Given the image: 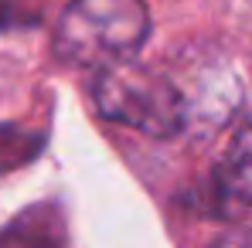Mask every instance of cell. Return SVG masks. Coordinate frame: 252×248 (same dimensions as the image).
<instances>
[{
  "label": "cell",
  "mask_w": 252,
  "mask_h": 248,
  "mask_svg": "<svg viewBox=\"0 0 252 248\" xmlns=\"http://www.w3.org/2000/svg\"><path fill=\"white\" fill-rule=\"evenodd\" d=\"M218 180H221V191L228 197H235V201L252 207V119L232 139V146H228V153L221 160Z\"/></svg>",
  "instance_id": "3"
},
{
  "label": "cell",
  "mask_w": 252,
  "mask_h": 248,
  "mask_svg": "<svg viewBox=\"0 0 252 248\" xmlns=\"http://www.w3.org/2000/svg\"><path fill=\"white\" fill-rule=\"evenodd\" d=\"M211 248H252V228H232V231H225Z\"/></svg>",
  "instance_id": "6"
},
{
  "label": "cell",
  "mask_w": 252,
  "mask_h": 248,
  "mask_svg": "<svg viewBox=\"0 0 252 248\" xmlns=\"http://www.w3.org/2000/svg\"><path fill=\"white\" fill-rule=\"evenodd\" d=\"M95 109L126 129H136L150 139H174L188 129V95L164 72L123 58L95 68L92 79Z\"/></svg>",
  "instance_id": "1"
},
{
  "label": "cell",
  "mask_w": 252,
  "mask_h": 248,
  "mask_svg": "<svg viewBox=\"0 0 252 248\" xmlns=\"http://www.w3.org/2000/svg\"><path fill=\"white\" fill-rule=\"evenodd\" d=\"M0 248H58V242L51 238V231H48L44 221L21 218V221L0 238Z\"/></svg>",
  "instance_id": "5"
},
{
  "label": "cell",
  "mask_w": 252,
  "mask_h": 248,
  "mask_svg": "<svg viewBox=\"0 0 252 248\" xmlns=\"http://www.w3.org/2000/svg\"><path fill=\"white\" fill-rule=\"evenodd\" d=\"M150 34L143 0H72L55 24V55L65 65L102 68L136 55Z\"/></svg>",
  "instance_id": "2"
},
{
  "label": "cell",
  "mask_w": 252,
  "mask_h": 248,
  "mask_svg": "<svg viewBox=\"0 0 252 248\" xmlns=\"http://www.w3.org/2000/svg\"><path fill=\"white\" fill-rule=\"evenodd\" d=\"M41 139L31 133H21L14 126H0V170H14V166L28 164L31 157H38Z\"/></svg>",
  "instance_id": "4"
}]
</instances>
